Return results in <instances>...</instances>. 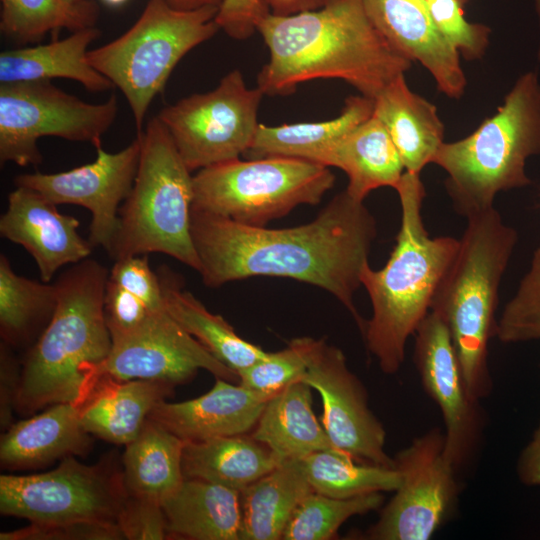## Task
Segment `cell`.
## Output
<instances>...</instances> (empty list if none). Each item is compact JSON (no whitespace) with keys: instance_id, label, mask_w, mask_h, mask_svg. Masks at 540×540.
I'll use <instances>...</instances> for the list:
<instances>
[{"instance_id":"1","label":"cell","mask_w":540,"mask_h":540,"mask_svg":"<svg viewBox=\"0 0 540 540\" xmlns=\"http://www.w3.org/2000/svg\"><path fill=\"white\" fill-rule=\"evenodd\" d=\"M191 235L207 287L253 276L291 278L320 287L365 321L354 305L361 272L377 235L374 216L346 190L304 225L283 229L250 226L191 210Z\"/></svg>"},{"instance_id":"2","label":"cell","mask_w":540,"mask_h":540,"mask_svg":"<svg viewBox=\"0 0 540 540\" xmlns=\"http://www.w3.org/2000/svg\"><path fill=\"white\" fill-rule=\"evenodd\" d=\"M257 31L269 51L257 77L264 95H290L307 81L341 79L374 99L411 66L373 25L364 0H328L287 16L269 12Z\"/></svg>"},{"instance_id":"3","label":"cell","mask_w":540,"mask_h":540,"mask_svg":"<svg viewBox=\"0 0 540 540\" xmlns=\"http://www.w3.org/2000/svg\"><path fill=\"white\" fill-rule=\"evenodd\" d=\"M395 190L401 205L396 244L383 268L374 270L368 263L360 278L372 305L361 333L381 371L389 375L400 370L406 344L430 312L460 244L450 236H429L422 217L425 188L420 175L404 172Z\"/></svg>"},{"instance_id":"4","label":"cell","mask_w":540,"mask_h":540,"mask_svg":"<svg viewBox=\"0 0 540 540\" xmlns=\"http://www.w3.org/2000/svg\"><path fill=\"white\" fill-rule=\"evenodd\" d=\"M109 271L86 258L63 271L49 324L22 360L16 412L31 415L58 403L79 406L93 370L109 355L112 339L104 315Z\"/></svg>"},{"instance_id":"5","label":"cell","mask_w":540,"mask_h":540,"mask_svg":"<svg viewBox=\"0 0 540 540\" xmlns=\"http://www.w3.org/2000/svg\"><path fill=\"white\" fill-rule=\"evenodd\" d=\"M458 251L432 301L446 324L471 395L492 391L489 341L495 334L498 290L518 240L493 207L467 218Z\"/></svg>"},{"instance_id":"6","label":"cell","mask_w":540,"mask_h":540,"mask_svg":"<svg viewBox=\"0 0 540 540\" xmlns=\"http://www.w3.org/2000/svg\"><path fill=\"white\" fill-rule=\"evenodd\" d=\"M539 153L540 85L537 74L529 72L472 134L443 142L432 163L448 174L453 207L468 218L493 208L497 193L530 184L525 163Z\"/></svg>"},{"instance_id":"7","label":"cell","mask_w":540,"mask_h":540,"mask_svg":"<svg viewBox=\"0 0 540 540\" xmlns=\"http://www.w3.org/2000/svg\"><path fill=\"white\" fill-rule=\"evenodd\" d=\"M137 138L138 170L119 209V225L108 254L118 260L162 253L200 272L191 235V171L157 116L138 131Z\"/></svg>"},{"instance_id":"8","label":"cell","mask_w":540,"mask_h":540,"mask_svg":"<svg viewBox=\"0 0 540 540\" xmlns=\"http://www.w3.org/2000/svg\"><path fill=\"white\" fill-rule=\"evenodd\" d=\"M218 7L179 10L148 0L137 21L113 41L88 50L87 62L120 89L138 131L147 110L179 61L220 30Z\"/></svg>"},{"instance_id":"9","label":"cell","mask_w":540,"mask_h":540,"mask_svg":"<svg viewBox=\"0 0 540 540\" xmlns=\"http://www.w3.org/2000/svg\"><path fill=\"white\" fill-rule=\"evenodd\" d=\"M327 166L286 156L214 164L193 175L192 208L250 226H265L302 204L316 205L332 188Z\"/></svg>"},{"instance_id":"10","label":"cell","mask_w":540,"mask_h":540,"mask_svg":"<svg viewBox=\"0 0 540 540\" xmlns=\"http://www.w3.org/2000/svg\"><path fill=\"white\" fill-rule=\"evenodd\" d=\"M118 101L92 104L64 92L51 80L0 83V161L18 166L39 165L37 142L54 136L101 145L114 123Z\"/></svg>"},{"instance_id":"11","label":"cell","mask_w":540,"mask_h":540,"mask_svg":"<svg viewBox=\"0 0 540 540\" xmlns=\"http://www.w3.org/2000/svg\"><path fill=\"white\" fill-rule=\"evenodd\" d=\"M128 497L122 469L111 461L86 465L75 456L44 473L0 476V512L30 522L117 524Z\"/></svg>"},{"instance_id":"12","label":"cell","mask_w":540,"mask_h":540,"mask_svg":"<svg viewBox=\"0 0 540 540\" xmlns=\"http://www.w3.org/2000/svg\"><path fill=\"white\" fill-rule=\"evenodd\" d=\"M249 88L240 70L227 73L216 88L164 107L157 115L187 168L193 172L240 158L252 145L263 97Z\"/></svg>"},{"instance_id":"13","label":"cell","mask_w":540,"mask_h":540,"mask_svg":"<svg viewBox=\"0 0 540 540\" xmlns=\"http://www.w3.org/2000/svg\"><path fill=\"white\" fill-rule=\"evenodd\" d=\"M393 463L400 485L364 538H432L454 512L460 491L457 471L444 454V432L435 427L414 438Z\"/></svg>"},{"instance_id":"14","label":"cell","mask_w":540,"mask_h":540,"mask_svg":"<svg viewBox=\"0 0 540 540\" xmlns=\"http://www.w3.org/2000/svg\"><path fill=\"white\" fill-rule=\"evenodd\" d=\"M413 336V362L424 391L440 409L444 454L458 473L479 452L486 424L484 412L468 389L444 321L430 311Z\"/></svg>"},{"instance_id":"15","label":"cell","mask_w":540,"mask_h":540,"mask_svg":"<svg viewBox=\"0 0 540 540\" xmlns=\"http://www.w3.org/2000/svg\"><path fill=\"white\" fill-rule=\"evenodd\" d=\"M302 380L321 397L322 425L334 448L359 462L394 468L393 457L385 451L384 426L341 349L317 339Z\"/></svg>"},{"instance_id":"16","label":"cell","mask_w":540,"mask_h":540,"mask_svg":"<svg viewBox=\"0 0 540 540\" xmlns=\"http://www.w3.org/2000/svg\"><path fill=\"white\" fill-rule=\"evenodd\" d=\"M204 369L215 378L239 382V376L218 360L164 309L135 332L112 341L108 357L93 370L120 380H154L173 386Z\"/></svg>"},{"instance_id":"17","label":"cell","mask_w":540,"mask_h":540,"mask_svg":"<svg viewBox=\"0 0 540 540\" xmlns=\"http://www.w3.org/2000/svg\"><path fill=\"white\" fill-rule=\"evenodd\" d=\"M94 162L58 173H28L15 177L16 186L33 189L56 205L74 204L88 209L92 247L108 253L119 225V209L128 197L138 170V138L116 152L96 147Z\"/></svg>"},{"instance_id":"18","label":"cell","mask_w":540,"mask_h":540,"mask_svg":"<svg viewBox=\"0 0 540 540\" xmlns=\"http://www.w3.org/2000/svg\"><path fill=\"white\" fill-rule=\"evenodd\" d=\"M79 220L58 211L39 192L16 186L0 218V234L21 245L33 257L43 282L68 264L89 257L92 245L78 232Z\"/></svg>"},{"instance_id":"19","label":"cell","mask_w":540,"mask_h":540,"mask_svg":"<svg viewBox=\"0 0 540 540\" xmlns=\"http://www.w3.org/2000/svg\"><path fill=\"white\" fill-rule=\"evenodd\" d=\"M364 6L388 43L408 60L419 61L441 92L451 98L464 93L459 52L437 29L426 0H364Z\"/></svg>"},{"instance_id":"20","label":"cell","mask_w":540,"mask_h":540,"mask_svg":"<svg viewBox=\"0 0 540 540\" xmlns=\"http://www.w3.org/2000/svg\"><path fill=\"white\" fill-rule=\"evenodd\" d=\"M215 379L214 386L197 398L160 402L149 419L185 442L251 432L269 399L240 383Z\"/></svg>"},{"instance_id":"21","label":"cell","mask_w":540,"mask_h":540,"mask_svg":"<svg viewBox=\"0 0 540 540\" xmlns=\"http://www.w3.org/2000/svg\"><path fill=\"white\" fill-rule=\"evenodd\" d=\"M92 446L78 407L58 403L3 431L0 463L7 470L36 469L70 456L86 455Z\"/></svg>"},{"instance_id":"22","label":"cell","mask_w":540,"mask_h":540,"mask_svg":"<svg viewBox=\"0 0 540 540\" xmlns=\"http://www.w3.org/2000/svg\"><path fill=\"white\" fill-rule=\"evenodd\" d=\"M174 386L154 380L95 378L78 407L84 429L105 441L126 445L141 431L152 410L173 393Z\"/></svg>"},{"instance_id":"23","label":"cell","mask_w":540,"mask_h":540,"mask_svg":"<svg viewBox=\"0 0 540 540\" xmlns=\"http://www.w3.org/2000/svg\"><path fill=\"white\" fill-rule=\"evenodd\" d=\"M168 539L241 540L239 490L184 478L163 503Z\"/></svg>"},{"instance_id":"24","label":"cell","mask_w":540,"mask_h":540,"mask_svg":"<svg viewBox=\"0 0 540 540\" xmlns=\"http://www.w3.org/2000/svg\"><path fill=\"white\" fill-rule=\"evenodd\" d=\"M373 115L389 133L405 172L420 175L433 162L444 142V126L436 107L412 92L404 74L390 82L374 99Z\"/></svg>"},{"instance_id":"25","label":"cell","mask_w":540,"mask_h":540,"mask_svg":"<svg viewBox=\"0 0 540 540\" xmlns=\"http://www.w3.org/2000/svg\"><path fill=\"white\" fill-rule=\"evenodd\" d=\"M316 163L343 170L346 192L358 201L380 187L395 189L405 172L389 133L373 114L325 149Z\"/></svg>"},{"instance_id":"26","label":"cell","mask_w":540,"mask_h":540,"mask_svg":"<svg viewBox=\"0 0 540 540\" xmlns=\"http://www.w3.org/2000/svg\"><path fill=\"white\" fill-rule=\"evenodd\" d=\"M101 31L94 27L72 32L61 40L0 53V83L51 80H75L90 92H104L113 83L87 62L89 45Z\"/></svg>"},{"instance_id":"27","label":"cell","mask_w":540,"mask_h":540,"mask_svg":"<svg viewBox=\"0 0 540 540\" xmlns=\"http://www.w3.org/2000/svg\"><path fill=\"white\" fill-rule=\"evenodd\" d=\"M312 390L303 380L282 389L266 402L250 433L281 461L334 448L314 414Z\"/></svg>"},{"instance_id":"28","label":"cell","mask_w":540,"mask_h":540,"mask_svg":"<svg viewBox=\"0 0 540 540\" xmlns=\"http://www.w3.org/2000/svg\"><path fill=\"white\" fill-rule=\"evenodd\" d=\"M281 461L251 434L185 442L184 478L200 479L241 491L276 468Z\"/></svg>"},{"instance_id":"29","label":"cell","mask_w":540,"mask_h":540,"mask_svg":"<svg viewBox=\"0 0 540 540\" xmlns=\"http://www.w3.org/2000/svg\"><path fill=\"white\" fill-rule=\"evenodd\" d=\"M156 271L170 315L237 375L266 356L267 351L241 338L221 315L210 312L185 290L173 270L162 265Z\"/></svg>"},{"instance_id":"30","label":"cell","mask_w":540,"mask_h":540,"mask_svg":"<svg viewBox=\"0 0 540 540\" xmlns=\"http://www.w3.org/2000/svg\"><path fill=\"white\" fill-rule=\"evenodd\" d=\"M184 444L185 441L148 418L139 434L125 445L122 456L128 495L162 505L184 480Z\"/></svg>"},{"instance_id":"31","label":"cell","mask_w":540,"mask_h":540,"mask_svg":"<svg viewBox=\"0 0 540 540\" xmlns=\"http://www.w3.org/2000/svg\"><path fill=\"white\" fill-rule=\"evenodd\" d=\"M314 492L298 459H288L243 488L241 540H279L300 502Z\"/></svg>"},{"instance_id":"32","label":"cell","mask_w":540,"mask_h":540,"mask_svg":"<svg viewBox=\"0 0 540 540\" xmlns=\"http://www.w3.org/2000/svg\"><path fill=\"white\" fill-rule=\"evenodd\" d=\"M374 100L364 95L346 99L341 113L330 120L267 126L259 124L250 159L269 156L295 157L315 162L332 143L373 114Z\"/></svg>"},{"instance_id":"33","label":"cell","mask_w":540,"mask_h":540,"mask_svg":"<svg viewBox=\"0 0 540 540\" xmlns=\"http://www.w3.org/2000/svg\"><path fill=\"white\" fill-rule=\"evenodd\" d=\"M58 303L55 282H38L16 274L0 255V334L13 349L26 351L52 319Z\"/></svg>"},{"instance_id":"34","label":"cell","mask_w":540,"mask_h":540,"mask_svg":"<svg viewBox=\"0 0 540 540\" xmlns=\"http://www.w3.org/2000/svg\"><path fill=\"white\" fill-rule=\"evenodd\" d=\"M298 462L314 492L333 498L394 492L401 482L395 468L359 462L336 448L311 453Z\"/></svg>"},{"instance_id":"35","label":"cell","mask_w":540,"mask_h":540,"mask_svg":"<svg viewBox=\"0 0 540 540\" xmlns=\"http://www.w3.org/2000/svg\"><path fill=\"white\" fill-rule=\"evenodd\" d=\"M0 30L15 42L37 44L49 32H76L94 27L99 17L95 0L68 4L62 0H0Z\"/></svg>"},{"instance_id":"36","label":"cell","mask_w":540,"mask_h":540,"mask_svg":"<svg viewBox=\"0 0 540 540\" xmlns=\"http://www.w3.org/2000/svg\"><path fill=\"white\" fill-rule=\"evenodd\" d=\"M382 492L340 499L317 492L308 494L291 516L282 540H329L349 518L378 510Z\"/></svg>"},{"instance_id":"37","label":"cell","mask_w":540,"mask_h":540,"mask_svg":"<svg viewBox=\"0 0 540 540\" xmlns=\"http://www.w3.org/2000/svg\"><path fill=\"white\" fill-rule=\"evenodd\" d=\"M317 339L299 337L238 373L239 383L268 399L293 382L302 380Z\"/></svg>"},{"instance_id":"38","label":"cell","mask_w":540,"mask_h":540,"mask_svg":"<svg viewBox=\"0 0 540 540\" xmlns=\"http://www.w3.org/2000/svg\"><path fill=\"white\" fill-rule=\"evenodd\" d=\"M494 337L502 343L540 340V247L514 297L497 320Z\"/></svg>"},{"instance_id":"39","label":"cell","mask_w":540,"mask_h":540,"mask_svg":"<svg viewBox=\"0 0 540 540\" xmlns=\"http://www.w3.org/2000/svg\"><path fill=\"white\" fill-rule=\"evenodd\" d=\"M468 0H426L431 17L442 36L467 60L479 59L489 43L487 26L465 18Z\"/></svg>"},{"instance_id":"40","label":"cell","mask_w":540,"mask_h":540,"mask_svg":"<svg viewBox=\"0 0 540 540\" xmlns=\"http://www.w3.org/2000/svg\"><path fill=\"white\" fill-rule=\"evenodd\" d=\"M164 309L166 306L156 307L138 293L108 277L104 293V315L112 341L135 332Z\"/></svg>"},{"instance_id":"41","label":"cell","mask_w":540,"mask_h":540,"mask_svg":"<svg viewBox=\"0 0 540 540\" xmlns=\"http://www.w3.org/2000/svg\"><path fill=\"white\" fill-rule=\"evenodd\" d=\"M1 540H120L118 524L71 521L30 522L23 528L0 533Z\"/></svg>"},{"instance_id":"42","label":"cell","mask_w":540,"mask_h":540,"mask_svg":"<svg viewBox=\"0 0 540 540\" xmlns=\"http://www.w3.org/2000/svg\"><path fill=\"white\" fill-rule=\"evenodd\" d=\"M117 524L127 540L168 539L162 505L155 501L128 495Z\"/></svg>"},{"instance_id":"43","label":"cell","mask_w":540,"mask_h":540,"mask_svg":"<svg viewBox=\"0 0 540 540\" xmlns=\"http://www.w3.org/2000/svg\"><path fill=\"white\" fill-rule=\"evenodd\" d=\"M269 12L262 0H223L216 22L229 37L244 40L257 31L260 20Z\"/></svg>"},{"instance_id":"44","label":"cell","mask_w":540,"mask_h":540,"mask_svg":"<svg viewBox=\"0 0 540 540\" xmlns=\"http://www.w3.org/2000/svg\"><path fill=\"white\" fill-rule=\"evenodd\" d=\"M22 363L14 349L1 341L0 344V426L2 432L13 424L21 385Z\"/></svg>"},{"instance_id":"45","label":"cell","mask_w":540,"mask_h":540,"mask_svg":"<svg viewBox=\"0 0 540 540\" xmlns=\"http://www.w3.org/2000/svg\"><path fill=\"white\" fill-rule=\"evenodd\" d=\"M517 474L525 485H540V422L519 456Z\"/></svg>"},{"instance_id":"46","label":"cell","mask_w":540,"mask_h":540,"mask_svg":"<svg viewBox=\"0 0 540 540\" xmlns=\"http://www.w3.org/2000/svg\"><path fill=\"white\" fill-rule=\"evenodd\" d=\"M270 13L280 16L293 15L315 10L324 6L328 0H262Z\"/></svg>"},{"instance_id":"47","label":"cell","mask_w":540,"mask_h":540,"mask_svg":"<svg viewBox=\"0 0 540 540\" xmlns=\"http://www.w3.org/2000/svg\"><path fill=\"white\" fill-rule=\"evenodd\" d=\"M172 7L179 10H193L205 6H216L223 0H166Z\"/></svg>"},{"instance_id":"48","label":"cell","mask_w":540,"mask_h":540,"mask_svg":"<svg viewBox=\"0 0 540 540\" xmlns=\"http://www.w3.org/2000/svg\"><path fill=\"white\" fill-rule=\"evenodd\" d=\"M102 1L109 6L116 7V6H120L124 4L127 0H102Z\"/></svg>"},{"instance_id":"49","label":"cell","mask_w":540,"mask_h":540,"mask_svg":"<svg viewBox=\"0 0 540 540\" xmlns=\"http://www.w3.org/2000/svg\"><path fill=\"white\" fill-rule=\"evenodd\" d=\"M62 1H64L65 3H68V4L75 5V4H79V3L83 2L84 0H62Z\"/></svg>"},{"instance_id":"50","label":"cell","mask_w":540,"mask_h":540,"mask_svg":"<svg viewBox=\"0 0 540 540\" xmlns=\"http://www.w3.org/2000/svg\"><path fill=\"white\" fill-rule=\"evenodd\" d=\"M536 11L540 20V0H535Z\"/></svg>"}]
</instances>
